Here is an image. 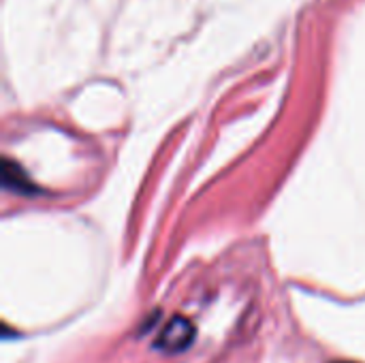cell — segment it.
Segmentation results:
<instances>
[{"instance_id": "obj_1", "label": "cell", "mask_w": 365, "mask_h": 363, "mask_svg": "<svg viewBox=\"0 0 365 363\" xmlns=\"http://www.w3.org/2000/svg\"><path fill=\"white\" fill-rule=\"evenodd\" d=\"M195 336H197V329H195L192 321H188L184 317H173L160 329V334L156 338V349H160L165 353H182L192 344Z\"/></svg>"}, {"instance_id": "obj_2", "label": "cell", "mask_w": 365, "mask_h": 363, "mask_svg": "<svg viewBox=\"0 0 365 363\" xmlns=\"http://www.w3.org/2000/svg\"><path fill=\"white\" fill-rule=\"evenodd\" d=\"M2 173H4V186L6 188H15L19 193H26L24 188H32L30 182L26 180L24 171L17 165H13L11 160H4L2 163Z\"/></svg>"}, {"instance_id": "obj_3", "label": "cell", "mask_w": 365, "mask_h": 363, "mask_svg": "<svg viewBox=\"0 0 365 363\" xmlns=\"http://www.w3.org/2000/svg\"><path fill=\"white\" fill-rule=\"evenodd\" d=\"M334 363H353V362H334Z\"/></svg>"}]
</instances>
